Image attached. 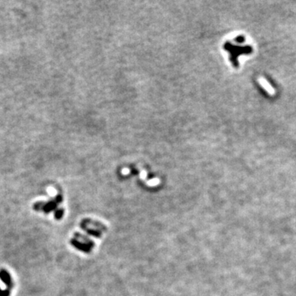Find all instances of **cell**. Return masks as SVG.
I'll return each instance as SVG.
<instances>
[{"mask_svg": "<svg viewBox=\"0 0 296 296\" xmlns=\"http://www.w3.org/2000/svg\"><path fill=\"white\" fill-rule=\"evenodd\" d=\"M71 243H72V245L74 246L75 248L81 251H83L85 253H90L92 248L94 246L93 243H82V242L79 241L78 239H77V238H72V240H71Z\"/></svg>", "mask_w": 296, "mask_h": 296, "instance_id": "1", "label": "cell"}, {"mask_svg": "<svg viewBox=\"0 0 296 296\" xmlns=\"http://www.w3.org/2000/svg\"><path fill=\"white\" fill-rule=\"evenodd\" d=\"M258 81H259V83L262 85V87H263V88H264V89L266 90V91H267L268 93H269V94H271V95L274 94V90H273V88H272V87L270 86L269 83H268V82H267V81L264 79V78H263V77H260Z\"/></svg>", "mask_w": 296, "mask_h": 296, "instance_id": "4", "label": "cell"}, {"mask_svg": "<svg viewBox=\"0 0 296 296\" xmlns=\"http://www.w3.org/2000/svg\"><path fill=\"white\" fill-rule=\"evenodd\" d=\"M10 290H0V296H9Z\"/></svg>", "mask_w": 296, "mask_h": 296, "instance_id": "8", "label": "cell"}, {"mask_svg": "<svg viewBox=\"0 0 296 296\" xmlns=\"http://www.w3.org/2000/svg\"><path fill=\"white\" fill-rule=\"evenodd\" d=\"M44 204H45V202H37V203H36V204L34 205L33 208L36 210V211H42Z\"/></svg>", "mask_w": 296, "mask_h": 296, "instance_id": "7", "label": "cell"}, {"mask_svg": "<svg viewBox=\"0 0 296 296\" xmlns=\"http://www.w3.org/2000/svg\"><path fill=\"white\" fill-rule=\"evenodd\" d=\"M54 200H55V202H57V203H60V202L63 201V198H62V196L61 195H58L55 197V199Z\"/></svg>", "mask_w": 296, "mask_h": 296, "instance_id": "9", "label": "cell"}, {"mask_svg": "<svg viewBox=\"0 0 296 296\" xmlns=\"http://www.w3.org/2000/svg\"><path fill=\"white\" fill-rule=\"evenodd\" d=\"M0 279L2 280V281L4 282L5 285H7V290H11L12 287V282L11 277H10L9 273L5 271L4 269L0 270Z\"/></svg>", "mask_w": 296, "mask_h": 296, "instance_id": "2", "label": "cell"}, {"mask_svg": "<svg viewBox=\"0 0 296 296\" xmlns=\"http://www.w3.org/2000/svg\"><path fill=\"white\" fill-rule=\"evenodd\" d=\"M128 169H123V174H128Z\"/></svg>", "mask_w": 296, "mask_h": 296, "instance_id": "10", "label": "cell"}, {"mask_svg": "<svg viewBox=\"0 0 296 296\" xmlns=\"http://www.w3.org/2000/svg\"><path fill=\"white\" fill-rule=\"evenodd\" d=\"M81 227H82V229L84 230L85 231H87V233L90 234H92V235L97 236V237H100L101 236V232L99 230H96L94 229H90L87 226V225H85L83 222H82V224H81Z\"/></svg>", "mask_w": 296, "mask_h": 296, "instance_id": "5", "label": "cell"}, {"mask_svg": "<svg viewBox=\"0 0 296 296\" xmlns=\"http://www.w3.org/2000/svg\"><path fill=\"white\" fill-rule=\"evenodd\" d=\"M63 215V209L62 208H59V209H57L54 212V217L57 220H60L62 218Z\"/></svg>", "mask_w": 296, "mask_h": 296, "instance_id": "6", "label": "cell"}, {"mask_svg": "<svg viewBox=\"0 0 296 296\" xmlns=\"http://www.w3.org/2000/svg\"><path fill=\"white\" fill-rule=\"evenodd\" d=\"M57 205L58 203L55 202V200H53V201H49L47 203H45L44 204V207L42 208V211H43L45 214H48L52 211H54L56 209V207H57Z\"/></svg>", "mask_w": 296, "mask_h": 296, "instance_id": "3", "label": "cell"}]
</instances>
